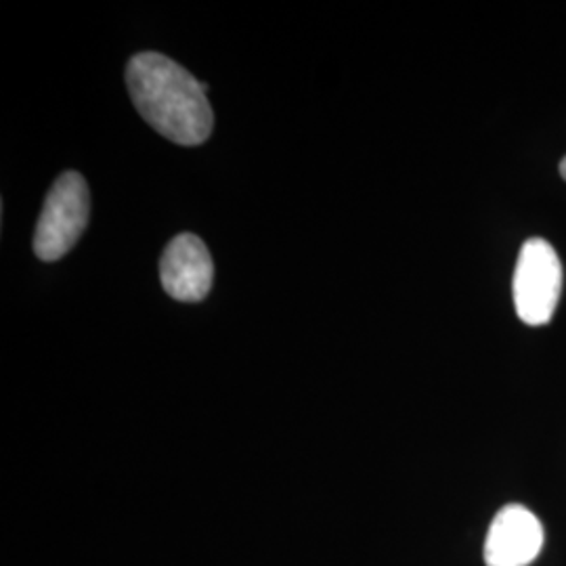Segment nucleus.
Segmentation results:
<instances>
[{
  "mask_svg": "<svg viewBox=\"0 0 566 566\" xmlns=\"http://www.w3.org/2000/svg\"><path fill=\"white\" fill-rule=\"evenodd\" d=\"M126 86L137 112L154 130L177 145H202L214 126L206 97L208 84L160 53H139L128 61Z\"/></svg>",
  "mask_w": 566,
  "mask_h": 566,
  "instance_id": "1",
  "label": "nucleus"
},
{
  "mask_svg": "<svg viewBox=\"0 0 566 566\" xmlns=\"http://www.w3.org/2000/svg\"><path fill=\"white\" fill-rule=\"evenodd\" d=\"M91 214L88 185L78 172H63L53 182L34 233V252L44 263L63 259L81 240Z\"/></svg>",
  "mask_w": 566,
  "mask_h": 566,
  "instance_id": "2",
  "label": "nucleus"
},
{
  "mask_svg": "<svg viewBox=\"0 0 566 566\" xmlns=\"http://www.w3.org/2000/svg\"><path fill=\"white\" fill-rule=\"evenodd\" d=\"M164 290L179 303H200L214 282V263L206 243L193 233H181L166 245L160 261Z\"/></svg>",
  "mask_w": 566,
  "mask_h": 566,
  "instance_id": "4",
  "label": "nucleus"
},
{
  "mask_svg": "<svg viewBox=\"0 0 566 566\" xmlns=\"http://www.w3.org/2000/svg\"><path fill=\"white\" fill-rule=\"evenodd\" d=\"M560 175H563V179L566 181V156L563 158V163H560Z\"/></svg>",
  "mask_w": 566,
  "mask_h": 566,
  "instance_id": "6",
  "label": "nucleus"
},
{
  "mask_svg": "<svg viewBox=\"0 0 566 566\" xmlns=\"http://www.w3.org/2000/svg\"><path fill=\"white\" fill-rule=\"evenodd\" d=\"M512 292L516 313L526 325L549 324L563 292V264L546 240L523 243Z\"/></svg>",
  "mask_w": 566,
  "mask_h": 566,
  "instance_id": "3",
  "label": "nucleus"
},
{
  "mask_svg": "<svg viewBox=\"0 0 566 566\" xmlns=\"http://www.w3.org/2000/svg\"><path fill=\"white\" fill-rule=\"evenodd\" d=\"M544 539V525L528 507L504 506L486 533L485 565L528 566L539 556Z\"/></svg>",
  "mask_w": 566,
  "mask_h": 566,
  "instance_id": "5",
  "label": "nucleus"
}]
</instances>
